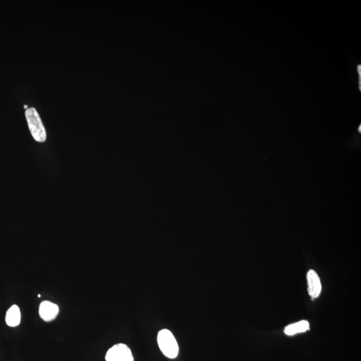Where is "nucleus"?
<instances>
[{"label":"nucleus","instance_id":"8","mask_svg":"<svg viewBox=\"0 0 361 361\" xmlns=\"http://www.w3.org/2000/svg\"><path fill=\"white\" fill-rule=\"evenodd\" d=\"M360 69H361L360 66H357V70H358V74H359V82H358V88H359L360 91V83H361V82H360V80H361Z\"/></svg>","mask_w":361,"mask_h":361},{"label":"nucleus","instance_id":"11","mask_svg":"<svg viewBox=\"0 0 361 361\" xmlns=\"http://www.w3.org/2000/svg\"><path fill=\"white\" fill-rule=\"evenodd\" d=\"M359 132H360V126L359 127Z\"/></svg>","mask_w":361,"mask_h":361},{"label":"nucleus","instance_id":"1","mask_svg":"<svg viewBox=\"0 0 361 361\" xmlns=\"http://www.w3.org/2000/svg\"><path fill=\"white\" fill-rule=\"evenodd\" d=\"M158 345L164 355L169 358H175L179 353V346L175 336L170 330H160L157 336Z\"/></svg>","mask_w":361,"mask_h":361},{"label":"nucleus","instance_id":"6","mask_svg":"<svg viewBox=\"0 0 361 361\" xmlns=\"http://www.w3.org/2000/svg\"><path fill=\"white\" fill-rule=\"evenodd\" d=\"M5 321L10 327H16L21 322V312L16 304L12 305L6 312Z\"/></svg>","mask_w":361,"mask_h":361},{"label":"nucleus","instance_id":"10","mask_svg":"<svg viewBox=\"0 0 361 361\" xmlns=\"http://www.w3.org/2000/svg\"><path fill=\"white\" fill-rule=\"evenodd\" d=\"M38 297H41V295H38Z\"/></svg>","mask_w":361,"mask_h":361},{"label":"nucleus","instance_id":"2","mask_svg":"<svg viewBox=\"0 0 361 361\" xmlns=\"http://www.w3.org/2000/svg\"><path fill=\"white\" fill-rule=\"evenodd\" d=\"M26 117L32 137L36 141L43 143L46 140V132L37 111L34 108L27 109Z\"/></svg>","mask_w":361,"mask_h":361},{"label":"nucleus","instance_id":"4","mask_svg":"<svg viewBox=\"0 0 361 361\" xmlns=\"http://www.w3.org/2000/svg\"><path fill=\"white\" fill-rule=\"evenodd\" d=\"M59 307L53 302L45 301L42 302L39 306V315L44 321L51 322L57 317Z\"/></svg>","mask_w":361,"mask_h":361},{"label":"nucleus","instance_id":"5","mask_svg":"<svg viewBox=\"0 0 361 361\" xmlns=\"http://www.w3.org/2000/svg\"><path fill=\"white\" fill-rule=\"evenodd\" d=\"M308 294L312 299H316L321 293L322 286L319 277L315 271L310 269L307 274Z\"/></svg>","mask_w":361,"mask_h":361},{"label":"nucleus","instance_id":"7","mask_svg":"<svg viewBox=\"0 0 361 361\" xmlns=\"http://www.w3.org/2000/svg\"><path fill=\"white\" fill-rule=\"evenodd\" d=\"M309 322L306 321V320H302L301 322L287 326L285 328V333L287 335L293 336L298 333L307 331L308 330H309Z\"/></svg>","mask_w":361,"mask_h":361},{"label":"nucleus","instance_id":"3","mask_svg":"<svg viewBox=\"0 0 361 361\" xmlns=\"http://www.w3.org/2000/svg\"><path fill=\"white\" fill-rule=\"evenodd\" d=\"M105 359L107 361H134L133 354L127 344L119 343L109 348Z\"/></svg>","mask_w":361,"mask_h":361},{"label":"nucleus","instance_id":"9","mask_svg":"<svg viewBox=\"0 0 361 361\" xmlns=\"http://www.w3.org/2000/svg\"><path fill=\"white\" fill-rule=\"evenodd\" d=\"M24 108L27 109H28V106H27V105H25V106H24Z\"/></svg>","mask_w":361,"mask_h":361}]
</instances>
